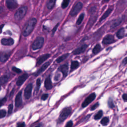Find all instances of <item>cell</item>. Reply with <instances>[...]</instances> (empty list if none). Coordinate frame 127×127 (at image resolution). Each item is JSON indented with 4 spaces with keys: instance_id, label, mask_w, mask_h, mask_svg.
<instances>
[{
    "instance_id": "1",
    "label": "cell",
    "mask_w": 127,
    "mask_h": 127,
    "mask_svg": "<svg viewBox=\"0 0 127 127\" xmlns=\"http://www.w3.org/2000/svg\"><path fill=\"white\" fill-rule=\"evenodd\" d=\"M36 19L35 18H32L30 19L26 23L23 30V34L24 36H28L32 32L36 24Z\"/></svg>"
},
{
    "instance_id": "2",
    "label": "cell",
    "mask_w": 127,
    "mask_h": 127,
    "mask_svg": "<svg viewBox=\"0 0 127 127\" xmlns=\"http://www.w3.org/2000/svg\"><path fill=\"white\" fill-rule=\"evenodd\" d=\"M72 112V109L70 107H66L62 110L60 114L58 120L60 123L64 122L67 119Z\"/></svg>"
},
{
    "instance_id": "3",
    "label": "cell",
    "mask_w": 127,
    "mask_h": 127,
    "mask_svg": "<svg viewBox=\"0 0 127 127\" xmlns=\"http://www.w3.org/2000/svg\"><path fill=\"white\" fill-rule=\"evenodd\" d=\"M27 11L26 6H23L20 8L16 13L15 15V18L17 20H21L23 19L25 16Z\"/></svg>"
},
{
    "instance_id": "4",
    "label": "cell",
    "mask_w": 127,
    "mask_h": 127,
    "mask_svg": "<svg viewBox=\"0 0 127 127\" xmlns=\"http://www.w3.org/2000/svg\"><path fill=\"white\" fill-rule=\"evenodd\" d=\"M44 39L43 37H37L32 45V49L33 50L40 49L43 45Z\"/></svg>"
},
{
    "instance_id": "5",
    "label": "cell",
    "mask_w": 127,
    "mask_h": 127,
    "mask_svg": "<svg viewBox=\"0 0 127 127\" xmlns=\"http://www.w3.org/2000/svg\"><path fill=\"white\" fill-rule=\"evenodd\" d=\"M95 97H96V94L95 93H92L90 94L82 103V105H81L82 107L84 108L86 107L95 99Z\"/></svg>"
},
{
    "instance_id": "6",
    "label": "cell",
    "mask_w": 127,
    "mask_h": 127,
    "mask_svg": "<svg viewBox=\"0 0 127 127\" xmlns=\"http://www.w3.org/2000/svg\"><path fill=\"white\" fill-rule=\"evenodd\" d=\"M82 6L83 5L81 2H78L76 4L70 13L71 15L73 17L76 15L82 9Z\"/></svg>"
},
{
    "instance_id": "7",
    "label": "cell",
    "mask_w": 127,
    "mask_h": 127,
    "mask_svg": "<svg viewBox=\"0 0 127 127\" xmlns=\"http://www.w3.org/2000/svg\"><path fill=\"white\" fill-rule=\"evenodd\" d=\"M6 5L9 9L12 10L16 9L18 6V4L16 0H7Z\"/></svg>"
},
{
    "instance_id": "8",
    "label": "cell",
    "mask_w": 127,
    "mask_h": 127,
    "mask_svg": "<svg viewBox=\"0 0 127 127\" xmlns=\"http://www.w3.org/2000/svg\"><path fill=\"white\" fill-rule=\"evenodd\" d=\"M32 89V84L29 83L26 87L25 90V96L26 99H29L31 96Z\"/></svg>"
},
{
    "instance_id": "9",
    "label": "cell",
    "mask_w": 127,
    "mask_h": 127,
    "mask_svg": "<svg viewBox=\"0 0 127 127\" xmlns=\"http://www.w3.org/2000/svg\"><path fill=\"white\" fill-rule=\"evenodd\" d=\"M115 42V39L112 35H108L104 37L103 40V44L105 45H108L111 43H113Z\"/></svg>"
},
{
    "instance_id": "10",
    "label": "cell",
    "mask_w": 127,
    "mask_h": 127,
    "mask_svg": "<svg viewBox=\"0 0 127 127\" xmlns=\"http://www.w3.org/2000/svg\"><path fill=\"white\" fill-rule=\"evenodd\" d=\"M22 92L20 91L17 95L15 99V105L17 107H20L22 104Z\"/></svg>"
},
{
    "instance_id": "11",
    "label": "cell",
    "mask_w": 127,
    "mask_h": 127,
    "mask_svg": "<svg viewBox=\"0 0 127 127\" xmlns=\"http://www.w3.org/2000/svg\"><path fill=\"white\" fill-rule=\"evenodd\" d=\"M28 77V75L26 74H24L20 76L19 78L18 79V80L17 81V84L18 86H21L24 82L27 79V78Z\"/></svg>"
},
{
    "instance_id": "12",
    "label": "cell",
    "mask_w": 127,
    "mask_h": 127,
    "mask_svg": "<svg viewBox=\"0 0 127 127\" xmlns=\"http://www.w3.org/2000/svg\"><path fill=\"white\" fill-rule=\"evenodd\" d=\"M50 56V55L49 54H46L43 55H42L39 57V58L37 59V66H38L42 64L44 61L47 60L49 57Z\"/></svg>"
},
{
    "instance_id": "13",
    "label": "cell",
    "mask_w": 127,
    "mask_h": 127,
    "mask_svg": "<svg viewBox=\"0 0 127 127\" xmlns=\"http://www.w3.org/2000/svg\"><path fill=\"white\" fill-rule=\"evenodd\" d=\"M87 48V45H83L82 46H81V47L76 49V50H75L73 53L74 55H78V54H80L82 53H83L86 49V48Z\"/></svg>"
},
{
    "instance_id": "14",
    "label": "cell",
    "mask_w": 127,
    "mask_h": 127,
    "mask_svg": "<svg viewBox=\"0 0 127 127\" xmlns=\"http://www.w3.org/2000/svg\"><path fill=\"white\" fill-rule=\"evenodd\" d=\"M68 69H69L68 64H64L59 67V71H60L61 73H62L64 77H66L68 75Z\"/></svg>"
},
{
    "instance_id": "15",
    "label": "cell",
    "mask_w": 127,
    "mask_h": 127,
    "mask_svg": "<svg viewBox=\"0 0 127 127\" xmlns=\"http://www.w3.org/2000/svg\"><path fill=\"white\" fill-rule=\"evenodd\" d=\"M2 44L5 46H11L14 43V41L12 38H3L1 40Z\"/></svg>"
},
{
    "instance_id": "16",
    "label": "cell",
    "mask_w": 127,
    "mask_h": 127,
    "mask_svg": "<svg viewBox=\"0 0 127 127\" xmlns=\"http://www.w3.org/2000/svg\"><path fill=\"white\" fill-rule=\"evenodd\" d=\"M50 62H46V63H45L40 68V69L36 72V73L35 74V76H38V75L41 74L42 72H43L48 67V66L50 65Z\"/></svg>"
},
{
    "instance_id": "17",
    "label": "cell",
    "mask_w": 127,
    "mask_h": 127,
    "mask_svg": "<svg viewBox=\"0 0 127 127\" xmlns=\"http://www.w3.org/2000/svg\"><path fill=\"white\" fill-rule=\"evenodd\" d=\"M11 55V53L10 52H3L1 54V58H0V60H1V61L2 62H5L10 57Z\"/></svg>"
},
{
    "instance_id": "18",
    "label": "cell",
    "mask_w": 127,
    "mask_h": 127,
    "mask_svg": "<svg viewBox=\"0 0 127 127\" xmlns=\"http://www.w3.org/2000/svg\"><path fill=\"white\" fill-rule=\"evenodd\" d=\"M113 11V8L112 7H111V8H109L106 12L105 13L103 14V15L102 16V17L101 18L100 20V22H101V21L104 20L105 19H106L109 15L111 13V12H112Z\"/></svg>"
},
{
    "instance_id": "19",
    "label": "cell",
    "mask_w": 127,
    "mask_h": 127,
    "mask_svg": "<svg viewBox=\"0 0 127 127\" xmlns=\"http://www.w3.org/2000/svg\"><path fill=\"white\" fill-rule=\"evenodd\" d=\"M45 88L48 89L50 90L52 88V83L50 77H47L45 81Z\"/></svg>"
},
{
    "instance_id": "20",
    "label": "cell",
    "mask_w": 127,
    "mask_h": 127,
    "mask_svg": "<svg viewBox=\"0 0 127 127\" xmlns=\"http://www.w3.org/2000/svg\"><path fill=\"white\" fill-rule=\"evenodd\" d=\"M10 76L8 75H4L1 76V79H0V81H1V84L3 85L5 83H6L9 79Z\"/></svg>"
},
{
    "instance_id": "21",
    "label": "cell",
    "mask_w": 127,
    "mask_h": 127,
    "mask_svg": "<svg viewBox=\"0 0 127 127\" xmlns=\"http://www.w3.org/2000/svg\"><path fill=\"white\" fill-rule=\"evenodd\" d=\"M56 1V0H49L47 2V8L49 10L52 9L55 5Z\"/></svg>"
},
{
    "instance_id": "22",
    "label": "cell",
    "mask_w": 127,
    "mask_h": 127,
    "mask_svg": "<svg viewBox=\"0 0 127 127\" xmlns=\"http://www.w3.org/2000/svg\"><path fill=\"white\" fill-rule=\"evenodd\" d=\"M69 55V54L68 53H67V54H65L61 56H60V57H59L57 60H56V62L58 63H61L62 62H63L64 60H65L68 57V56Z\"/></svg>"
},
{
    "instance_id": "23",
    "label": "cell",
    "mask_w": 127,
    "mask_h": 127,
    "mask_svg": "<svg viewBox=\"0 0 127 127\" xmlns=\"http://www.w3.org/2000/svg\"><path fill=\"white\" fill-rule=\"evenodd\" d=\"M122 19H117L115 21H114L112 25H111V28H115L117 26H118L119 25H120V24L122 23Z\"/></svg>"
},
{
    "instance_id": "24",
    "label": "cell",
    "mask_w": 127,
    "mask_h": 127,
    "mask_svg": "<svg viewBox=\"0 0 127 127\" xmlns=\"http://www.w3.org/2000/svg\"><path fill=\"white\" fill-rule=\"evenodd\" d=\"M125 34V30L123 28H121L120 30H118V31L117 33V36L119 38H122L124 36Z\"/></svg>"
},
{
    "instance_id": "25",
    "label": "cell",
    "mask_w": 127,
    "mask_h": 127,
    "mask_svg": "<svg viewBox=\"0 0 127 127\" xmlns=\"http://www.w3.org/2000/svg\"><path fill=\"white\" fill-rule=\"evenodd\" d=\"M101 50V46L99 44H97L94 48L93 49V53L94 54H97V53H98Z\"/></svg>"
},
{
    "instance_id": "26",
    "label": "cell",
    "mask_w": 127,
    "mask_h": 127,
    "mask_svg": "<svg viewBox=\"0 0 127 127\" xmlns=\"http://www.w3.org/2000/svg\"><path fill=\"white\" fill-rule=\"evenodd\" d=\"M79 67V63L77 61H73L71 63V70H74Z\"/></svg>"
},
{
    "instance_id": "27",
    "label": "cell",
    "mask_w": 127,
    "mask_h": 127,
    "mask_svg": "<svg viewBox=\"0 0 127 127\" xmlns=\"http://www.w3.org/2000/svg\"><path fill=\"white\" fill-rule=\"evenodd\" d=\"M102 115H103V112L102 110H100L98 112V113H97L95 114V115L94 117V118L95 120H99L102 117Z\"/></svg>"
},
{
    "instance_id": "28",
    "label": "cell",
    "mask_w": 127,
    "mask_h": 127,
    "mask_svg": "<svg viewBox=\"0 0 127 127\" xmlns=\"http://www.w3.org/2000/svg\"><path fill=\"white\" fill-rule=\"evenodd\" d=\"M109 122V119L108 118V117H104L101 121V124L103 125V126H106L108 123Z\"/></svg>"
},
{
    "instance_id": "29",
    "label": "cell",
    "mask_w": 127,
    "mask_h": 127,
    "mask_svg": "<svg viewBox=\"0 0 127 127\" xmlns=\"http://www.w3.org/2000/svg\"><path fill=\"white\" fill-rule=\"evenodd\" d=\"M84 17V14H81L79 16V18H78V20L77 21V22H76V24L77 25H79L81 24V23H82V21L83 20Z\"/></svg>"
},
{
    "instance_id": "30",
    "label": "cell",
    "mask_w": 127,
    "mask_h": 127,
    "mask_svg": "<svg viewBox=\"0 0 127 127\" xmlns=\"http://www.w3.org/2000/svg\"><path fill=\"white\" fill-rule=\"evenodd\" d=\"M70 3V0H63L62 4V7L63 9H65L66 8Z\"/></svg>"
},
{
    "instance_id": "31",
    "label": "cell",
    "mask_w": 127,
    "mask_h": 127,
    "mask_svg": "<svg viewBox=\"0 0 127 127\" xmlns=\"http://www.w3.org/2000/svg\"><path fill=\"white\" fill-rule=\"evenodd\" d=\"M7 114V112L5 110L2 109L0 110V118L2 119L4 118Z\"/></svg>"
},
{
    "instance_id": "32",
    "label": "cell",
    "mask_w": 127,
    "mask_h": 127,
    "mask_svg": "<svg viewBox=\"0 0 127 127\" xmlns=\"http://www.w3.org/2000/svg\"><path fill=\"white\" fill-rule=\"evenodd\" d=\"M108 105H109V107L111 108H113L115 107L114 102H113L112 99L111 98H110L108 100Z\"/></svg>"
},
{
    "instance_id": "33",
    "label": "cell",
    "mask_w": 127,
    "mask_h": 127,
    "mask_svg": "<svg viewBox=\"0 0 127 127\" xmlns=\"http://www.w3.org/2000/svg\"><path fill=\"white\" fill-rule=\"evenodd\" d=\"M13 105L12 104H11L9 105L8 107V115H10L13 113Z\"/></svg>"
},
{
    "instance_id": "34",
    "label": "cell",
    "mask_w": 127,
    "mask_h": 127,
    "mask_svg": "<svg viewBox=\"0 0 127 127\" xmlns=\"http://www.w3.org/2000/svg\"><path fill=\"white\" fill-rule=\"evenodd\" d=\"M12 70H13V71H14L15 72H16V73H17L18 74H20V73H21L22 72V71L20 69H18V68H17L16 67H15L13 68Z\"/></svg>"
},
{
    "instance_id": "35",
    "label": "cell",
    "mask_w": 127,
    "mask_h": 127,
    "mask_svg": "<svg viewBox=\"0 0 127 127\" xmlns=\"http://www.w3.org/2000/svg\"><path fill=\"white\" fill-rule=\"evenodd\" d=\"M36 85H37V88L38 90L40 87L41 85V80L40 78H38L36 81Z\"/></svg>"
},
{
    "instance_id": "36",
    "label": "cell",
    "mask_w": 127,
    "mask_h": 127,
    "mask_svg": "<svg viewBox=\"0 0 127 127\" xmlns=\"http://www.w3.org/2000/svg\"><path fill=\"white\" fill-rule=\"evenodd\" d=\"M95 11H96V7H94V6H93V7H91V8H90V9H89V12L90 14H93V13L95 12Z\"/></svg>"
},
{
    "instance_id": "37",
    "label": "cell",
    "mask_w": 127,
    "mask_h": 127,
    "mask_svg": "<svg viewBox=\"0 0 127 127\" xmlns=\"http://www.w3.org/2000/svg\"><path fill=\"white\" fill-rule=\"evenodd\" d=\"M73 122L72 121H69L66 125V127H73Z\"/></svg>"
},
{
    "instance_id": "38",
    "label": "cell",
    "mask_w": 127,
    "mask_h": 127,
    "mask_svg": "<svg viewBox=\"0 0 127 127\" xmlns=\"http://www.w3.org/2000/svg\"><path fill=\"white\" fill-rule=\"evenodd\" d=\"M98 106H99V103L97 102V103H95V104H94V105L91 107V110L92 111H93V110H94L96 109L98 107Z\"/></svg>"
},
{
    "instance_id": "39",
    "label": "cell",
    "mask_w": 127,
    "mask_h": 127,
    "mask_svg": "<svg viewBox=\"0 0 127 127\" xmlns=\"http://www.w3.org/2000/svg\"><path fill=\"white\" fill-rule=\"evenodd\" d=\"M48 95H49L48 94H44L42 95L41 98L42 100H46L47 99V98L48 97Z\"/></svg>"
},
{
    "instance_id": "40",
    "label": "cell",
    "mask_w": 127,
    "mask_h": 127,
    "mask_svg": "<svg viewBox=\"0 0 127 127\" xmlns=\"http://www.w3.org/2000/svg\"><path fill=\"white\" fill-rule=\"evenodd\" d=\"M25 123H19L17 124V127H25Z\"/></svg>"
},
{
    "instance_id": "41",
    "label": "cell",
    "mask_w": 127,
    "mask_h": 127,
    "mask_svg": "<svg viewBox=\"0 0 127 127\" xmlns=\"http://www.w3.org/2000/svg\"><path fill=\"white\" fill-rule=\"evenodd\" d=\"M122 98L125 101H127V93L124 94L122 96Z\"/></svg>"
},
{
    "instance_id": "42",
    "label": "cell",
    "mask_w": 127,
    "mask_h": 127,
    "mask_svg": "<svg viewBox=\"0 0 127 127\" xmlns=\"http://www.w3.org/2000/svg\"><path fill=\"white\" fill-rule=\"evenodd\" d=\"M7 101V98H3L1 101V106H2Z\"/></svg>"
},
{
    "instance_id": "43",
    "label": "cell",
    "mask_w": 127,
    "mask_h": 127,
    "mask_svg": "<svg viewBox=\"0 0 127 127\" xmlns=\"http://www.w3.org/2000/svg\"><path fill=\"white\" fill-rule=\"evenodd\" d=\"M58 25H59V24H57V25L55 26V27L53 28V30H52L53 34H54V33L56 32V30H57V28H58Z\"/></svg>"
},
{
    "instance_id": "44",
    "label": "cell",
    "mask_w": 127,
    "mask_h": 127,
    "mask_svg": "<svg viewBox=\"0 0 127 127\" xmlns=\"http://www.w3.org/2000/svg\"><path fill=\"white\" fill-rule=\"evenodd\" d=\"M122 63H123V65H126L127 64V57H126V58H125L124 60H123V62H122Z\"/></svg>"
},
{
    "instance_id": "45",
    "label": "cell",
    "mask_w": 127,
    "mask_h": 127,
    "mask_svg": "<svg viewBox=\"0 0 127 127\" xmlns=\"http://www.w3.org/2000/svg\"><path fill=\"white\" fill-rule=\"evenodd\" d=\"M110 1V0H104V2L105 3H107L108 2H109Z\"/></svg>"
},
{
    "instance_id": "46",
    "label": "cell",
    "mask_w": 127,
    "mask_h": 127,
    "mask_svg": "<svg viewBox=\"0 0 127 127\" xmlns=\"http://www.w3.org/2000/svg\"><path fill=\"white\" fill-rule=\"evenodd\" d=\"M40 127V126H36V127Z\"/></svg>"
},
{
    "instance_id": "47",
    "label": "cell",
    "mask_w": 127,
    "mask_h": 127,
    "mask_svg": "<svg viewBox=\"0 0 127 127\" xmlns=\"http://www.w3.org/2000/svg\"><path fill=\"white\" fill-rule=\"evenodd\" d=\"M96 1H99V0H96Z\"/></svg>"
}]
</instances>
